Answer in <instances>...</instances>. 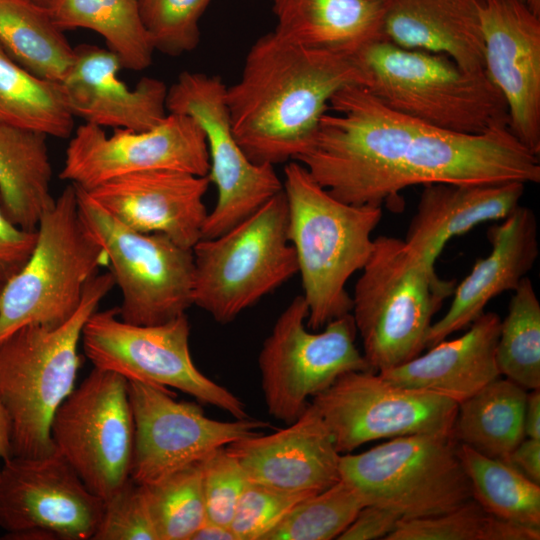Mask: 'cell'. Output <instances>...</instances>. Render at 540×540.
<instances>
[{
    "label": "cell",
    "mask_w": 540,
    "mask_h": 540,
    "mask_svg": "<svg viewBox=\"0 0 540 540\" xmlns=\"http://www.w3.org/2000/svg\"><path fill=\"white\" fill-rule=\"evenodd\" d=\"M351 84H366L356 56L306 47L269 32L251 46L240 78L226 88L236 140L256 164L294 161L331 97Z\"/></svg>",
    "instance_id": "cell-2"
},
{
    "label": "cell",
    "mask_w": 540,
    "mask_h": 540,
    "mask_svg": "<svg viewBox=\"0 0 540 540\" xmlns=\"http://www.w3.org/2000/svg\"><path fill=\"white\" fill-rule=\"evenodd\" d=\"M186 313L155 325L123 321L117 308L94 311L86 320L81 341L94 368L139 381L178 389L198 401L231 414L249 417L244 403L194 364Z\"/></svg>",
    "instance_id": "cell-11"
},
{
    "label": "cell",
    "mask_w": 540,
    "mask_h": 540,
    "mask_svg": "<svg viewBox=\"0 0 540 540\" xmlns=\"http://www.w3.org/2000/svg\"><path fill=\"white\" fill-rule=\"evenodd\" d=\"M389 0H273L274 31L306 47L356 56L383 39Z\"/></svg>",
    "instance_id": "cell-27"
},
{
    "label": "cell",
    "mask_w": 540,
    "mask_h": 540,
    "mask_svg": "<svg viewBox=\"0 0 540 540\" xmlns=\"http://www.w3.org/2000/svg\"><path fill=\"white\" fill-rule=\"evenodd\" d=\"M339 453L379 439L453 434L458 403L396 385L379 373L350 371L313 397Z\"/></svg>",
    "instance_id": "cell-15"
},
{
    "label": "cell",
    "mask_w": 540,
    "mask_h": 540,
    "mask_svg": "<svg viewBox=\"0 0 540 540\" xmlns=\"http://www.w3.org/2000/svg\"><path fill=\"white\" fill-rule=\"evenodd\" d=\"M352 297L351 315L370 369L400 366L427 347L433 316L453 294L455 280L441 279L432 264L404 240L374 239Z\"/></svg>",
    "instance_id": "cell-5"
},
{
    "label": "cell",
    "mask_w": 540,
    "mask_h": 540,
    "mask_svg": "<svg viewBox=\"0 0 540 540\" xmlns=\"http://www.w3.org/2000/svg\"><path fill=\"white\" fill-rule=\"evenodd\" d=\"M496 362L501 376L526 390L540 389V303L527 276L501 320Z\"/></svg>",
    "instance_id": "cell-34"
},
{
    "label": "cell",
    "mask_w": 540,
    "mask_h": 540,
    "mask_svg": "<svg viewBox=\"0 0 540 540\" xmlns=\"http://www.w3.org/2000/svg\"><path fill=\"white\" fill-rule=\"evenodd\" d=\"M500 325L497 313L484 312L462 336L444 339L425 354L378 373L396 385L460 403L501 377L496 362Z\"/></svg>",
    "instance_id": "cell-24"
},
{
    "label": "cell",
    "mask_w": 540,
    "mask_h": 540,
    "mask_svg": "<svg viewBox=\"0 0 540 540\" xmlns=\"http://www.w3.org/2000/svg\"><path fill=\"white\" fill-rule=\"evenodd\" d=\"M485 72L503 95L508 127L540 154V16L524 0H481Z\"/></svg>",
    "instance_id": "cell-19"
},
{
    "label": "cell",
    "mask_w": 540,
    "mask_h": 540,
    "mask_svg": "<svg viewBox=\"0 0 540 540\" xmlns=\"http://www.w3.org/2000/svg\"><path fill=\"white\" fill-rule=\"evenodd\" d=\"M540 529L502 520L473 498L446 513L401 519L385 540H539Z\"/></svg>",
    "instance_id": "cell-36"
},
{
    "label": "cell",
    "mask_w": 540,
    "mask_h": 540,
    "mask_svg": "<svg viewBox=\"0 0 540 540\" xmlns=\"http://www.w3.org/2000/svg\"><path fill=\"white\" fill-rule=\"evenodd\" d=\"M356 57L365 87L397 112L462 134L509 124L506 101L485 70L468 72L445 55L405 49L384 39Z\"/></svg>",
    "instance_id": "cell-6"
},
{
    "label": "cell",
    "mask_w": 540,
    "mask_h": 540,
    "mask_svg": "<svg viewBox=\"0 0 540 540\" xmlns=\"http://www.w3.org/2000/svg\"><path fill=\"white\" fill-rule=\"evenodd\" d=\"M458 446L450 433L395 437L341 455L340 476L364 505L388 508L402 519L443 514L472 499Z\"/></svg>",
    "instance_id": "cell-9"
},
{
    "label": "cell",
    "mask_w": 540,
    "mask_h": 540,
    "mask_svg": "<svg viewBox=\"0 0 540 540\" xmlns=\"http://www.w3.org/2000/svg\"><path fill=\"white\" fill-rule=\"evenodd\" d=\"M402 517L393 510L377 505H364L338 540L385 539Z\"/></svg>",
    "instance_id": "cell-43"
},
{
    "label": "cell",
    "mask_w": 540,
    "mask_h": 540,
    "mask_svg": "<svg viewBox=\"0 0 540 540\" xmlns=\"http://www.w3.org/2000/svg\"><path fill=\"white\" fill-rule=\"evenodd\" d=\"M33 4L49 8L53 0H26Z\"/></svg>",
    "instance_id": "cell-49"
},
{
    "label": "cell",
    "mask_w": 540,
    "mask_h": 540,
    "mask_svg": "<svg viewBox=\"0 0 540 540\" xmlns=\"http://www.w3.org/2000/svg\"><path fill=\"white\" fill-rule=\"evenodd\" d=\"M283 191L288 238L308 307L306 326L315 331L351 313L346 285L371 255L372 233L382 218V207L335 198L297 161L284 167Z\"/></svg>",
    "instance_id": "cell-3"
},
{
    "label": "cell",
    "mask_w": 540,
    "mask_h": 540,
    "mask_svg": "<svg viewBox=\"0 0 540 540\" xmlns=\"http://www.w3.org/2000/svg\"><path fill=\"white\" fill-rule=\"evenodd\" d=\"M4 281L0 279V295H1V291H2V288H3V285H4Z\"/></svg>",
    "instance_id": "cell-50"
},
{
    "label": "cell",
    "mask_w": 540,
    "mask_h": 540,
    "mask_svg": "<svg viewBox=\"0 0 540 540\" xmlns=\"http://www.w3.org/2000/svg\"><path fill=\"white\" fill-rule=\"evenodd\" d=\"M364 503L342 479L296 503L263 540L337 539Z\"/></svg>",
    "instance_id": "cell-37"
},
{
    "label": "cell",
    "mask_w": 540,
    "mask_h": 540,
    "mask_svg": "<svg viewBox=\"0 0 540 540\" xmlns=\"http://www.w3.org/2000/svg\"><path fill=\"white\" fill-rule=\"evenodd\" d=\"M307 316L303 296L294 297L276 319L258 356L268 413L287 424L301 415L310 397L341 375L372 371L356 346L351 313L328 322L317 333L308 331Z\"/></svg>",
    "instance_id": "cell-12"
},
{
    "label": "cell",
    "mask_w": 540,
    "mask_h": 540,
    "mask_svg": "<svg viewBox=\"0 0 540 540\" xmlns=\"http://www.w3.org/2000/svg\"><path fill=\"white\" fill-rule=\"evenodd\" d=\"M200 463L206 521L230 527L238 501L250 481L226 446L214 450Z\"/></svg>",
    "instance_id": "cell-39"
},
{
    "label": "cell",
    "mask_w": 540,
    "mask_h": 540,
    "mask_svg": "<svg viewBox=\"0 0 540 540\" xmlns=\"http://www.w3.org/2000/svg\"><path fill=\"white\" fill-rule=\"evenodd\" d=\"M190 540H236V537L229 526L205 521Z\"/></svg>",
    "instance_id": "cell-46"
},
{
    "label": "cell",
    "mask_w": 540,
    "mask_h": 540,
    "mask_svg": "<svg viewBox=\"0 0 540 540\" xmlns=\"http://www.w3.org/2000/svg\"><path fill=\"white\" fill-rule=\"evenodd\" d=\"M12 456L10 424L6 410L0 400V468L1 464Z\"/></svg>",
    "instance_id": "cell-47"
},
{
    "label": "cell",
    "mask_w": 540,
    "mask_h": 540,
    "mask_svg": "<svg viewBox=\"0 0 540 540\" xmlns=\"http://www.w3.org/2000/svg\"><path fill=\"white\" fill-rule=\"evenodd\" d=\"M527 7L535 15L540 16V0H524Z\"/></svg>",
    "instance_id": "cell-48"
},
{
    "label": "cell",
    "mask_w": 540,
    "mask_h": 540,
    "mask_svg": "<svg viewBox=\"0 0 540 540\" xmlns=\"http://www.w3.org/2000/svg\"><path fill=\"white\" fill-rule=\"evenodd\" d=\"M74 118L60 82L32 74L0 47L1 124L67 138Z\"/></svg>",
    "instance_id": "cell-32"
},
{
    "label": "cell",
    "mask_w": 540,
    "mask_h": 540,
    "mask_svg": "<svg viewBox=\"0 0 540 540\" xmlns=\"http://www.w3.org/2000/svg\"><path fill=\"white\" fill-rule=\"evenodd\" d=\"M32 253L3 285L0 342L28 325L56 327L77 311L87 282L107 262L85 227L68 184L41 215Z\"/></svg>",
    "instance_id": "cell-7"
},
{
    "label": "cell",
    "mask_w": 540,
    "mask_h": 540,
    "mask_svg": "<svg viewBox=\"0 0 540 540\" xmlns=\"http://www.w3.org/2000/svg\"><path fill=\"white\" fill-rule=\"evenodd\" d=\"M525 437L540 440V389L528 390L524 410Z\"/></svg>",
    "instance_id": "cell-45"
},
{
    "label": "cell",
    "mask_w": 540,
    "mask_h": 540,
    "mask_svg": "<svg viewBox=\"0 0 540 540\" xmlns=\"http://www.w3.org/2000/svg\"><path fill=\"white\" fill-rule=\"evenodd\" d=\"M193 305L226 324L298 273L282 190L257 211L193 247Z\"/></svg>",
    "instance_id": "cell-8"
},
{
    "label": "cell",
    "mask_w": 540,
    "mask_h": 540,
    "mask_svg": "<svg viewBox=\"0 0 540 540\" xmlns=\"http://www.w3.org/2000/svg\"><path fill=\"white\" fill-rule=\"evenodd\" d=\"M47 136L0 123V202L17 226L34 231L53 203Z\"/></svg>",
    "instance_id": "cell-28"
},
{
    "label": "cell",
    "mask_w": 540,
    "mask_h": 540,
    "mask_svg": "<svg viewBox=\"0 0 540 540\" xmlns=\"http://www.w3.org/2000/svg\"><path fill=\"white\" fill-rule=\"evenodd\" d=\"M49 10L63 31L84 28L102 36L123 68L142 71L151 65L155 49L139 0H53Z\"/></svg>",
    "instance_id": "cell-31"
},
{
    "label": "cell",
    "mask_w": 540,
    "mask_h": 540,
    "mask_svg": "<svg viewBox=\"0 0 540 540\" xmlns=\"http://www.w3.org/2000/svg\"><path fill=\"white\" fill-rule=\"evenodd\" d=\"M205 134L188 115L168 113L146 131L80 125L66 149L60 178L86 191L126 174L148 170H176L198 176L209 172Z\"/></svg>",
    "instance_id": "cell-18"
},
{
    "label": "cell",
    "mask_w": 540,
    "mask_h": 540,
    "mask_svg": "<svg viewBox=\"0 0 540 540\" xmlns=\"http://www.w3.org/2000/svg\"><path fill=\"white\" fill-rule=\"evenodd\" d=\"M491 252L478 259L471 272L455 286L448 311L432 323L427 347L469 326L486 305L505 291H514L539 255L538 225L532 209L519 205L488 233Z\"/></svg>",
    "instance_id": "cell-23"
},
{
    "label": "cell",
    "mask_w": 540,
    "mask_h": 540,
    "mask_svg": "<svg viewBox=\"0 0 540 540\" xmlns=\"http://www.w3.org/2000/svg\"><path fill=\"white\" fill-rule=\"evenodd\" d=\"M0 47L32 74L61 82L75 55L49 8L26 0H0Z\"/></svg>",
    "instance_id": "cell-30"
},
{
    "label": "cell",
    "mask_w": 540,
    "mask_h": 540,
    "mask_svg": "<svg viewBox=\"0 0 540 540\" xmlns=\"http://www.w3.org/2000/svg\"><path fill=\"white\" fill-rule=\"evenodd\" d=\"M104 500L53 454L11 456L0 468V527L12 540H91Z\"/></svg>",
    "instance_id": "cell-17"
},
{
    "label": "cell",
    "mask_w": 540,
    "mask_h": 540,
    "mask_svg": "<svg viewBox=\"0 0 540 540\" xmlns=\"http://www.w3.org/2000/svg\"><path fill=\"white\" fill-rule=\"evenodd\" d=\"M121 68L119 58L109 49L77 46L60 82L72 114L102 128L146 131L158 126L168 114L167 85L143 77L129 88L119 79Z\"/></svg>",
    "instance_id": "cell-22"
},
{
    "label": "cell",
    "mask_w": 540,
    "mask_h": 540,
    "mask_svg": "<svg viewBox=\"0 0 540 540\" xmlns=\"http://www.w3.org/2000/svg\"><path fill=\"white\" fill-rule=\"evenodd\" d=\"M509 463L540 484V440L525 437L512 451Z\"/></svg>",
    "instance_id": "cell-44"
},
{
    "label": "cell",
    "mask_w": 540,
    "mask_h": 540,
    "mask_svg": "<svg viewBox=\"0 0 540 540\" xmlns=\"http://www.w3.org/2000/svg\"><path fill=\"white\" fill-rule=\"evenodd\" d=\"M128 394L134 422L130 478L140 485L159 481L269 427L268 422L249 417L209 418L200 406L176 400L162 386L128 381Z\"/></svg>",
    "instance_id": "cell-16"
},
{
    "label": "cell",
    "mask_w": 540,
    "mask_h": 540,
    "mask_svg": "<svg viewBox=\"0 0 540 540\" xmlns=\"http://www.w3.org/2000/svg\"><path fill=\"white\" fill-rule=\"evenodd\" d=\"M458 453L474 500L495 517L540 529V484L467 445L459 443Z\"/></svg>",
    "instance_id": "cell-33"
},
{
    "label": "cell",
    "mask_w": 540,
    "mask_h": 540,
    "mask_svg": "<svg viewBox=\"0 0 540 540\" xmlns=\"http://www.w3.org/2000/svg\"><path fill=\"white\" fill-rule=\"evenodd\" d=\"M481 0H389L383 39L447 56L468 72L485 70Z\"/></svg>",
    "instance_id": "cell-25"
},
{
    "label": "cell",
    "mask_w": 540,
    "mask_h": 540,
    "mask_svg": "<svg viewBox=\"0 0 540 540\" xmlns=\"http://www.w3.org/2000/svg\"><path fill=\"white\" fill-rule=\"evenodd\" d=\"M80 217L102 247L121 291L119 317L136 325L167 322L193 305L192 249L162 234L135 231L75 186Z\"/></svg>",
    "instance_id": "cell-10"
},
{
    "label": "cell",
    "mask_w": 540,
    "mask_h": 540,
    "mask_svg": "<svg viewBox=\"0 0 540 540\" xmlns=\"http://www.w3.org/2000/svg\"><path fill=\"white\" fill-rule=\"evenodd\" d=\"M308 496L249 482L230 524L236 540H263L296 503Z\"/></svg>",
    "instance_id": "cell-40"
},
{
    "label": "cell",
    "mask_w": 540,
    "mask_h": 540,
    "mask_svg": "<svg viewBox=\"0 0 540 540\" xmlns=\"http://www.w3.org/2000/svg\"><path fill=\"white\" fill-rule=\"evenodd\" d=\"M51 438L87 488L103 500L129 479L134 422L128 380L97 368L54 413Z\"/></svg>",
    "instance_id": "cell-13"
},
{
    "label": "cell",
    "mask_w": 540,
    "mask_h": 540,
    "mask_svg": "<svg viewBox=\"0 0 540 540\" xmlns=\"http://www.w3.org/2000/svg\"><path fill=\"white\" fill-rule=\"evenodd\" d=\"M91 540H159L141 485L130 478L104 500L102 515Z\"/></svg>",
    "instance_id": "cell-41"
},
{
    "label": "cell",
    "mask_w": 540,
    "mask_h": 540,
    "mask_svg": "<svg viewBox=\"0 0 540 540\" xmlns=\"http://www.w3.org/2000/svg\"><path fill=\"white\" fill-rule=\"evenodd\" d=\"M301 162L335 198L382 207L407 187L537 183L540 160L508 125L480 134L439 129L393 110L365 86L329 101Z\"/></svg>",
    "instance_id": "cell-1"
},
{
    "label": "cell",
    "mask_w": 540,
    "mask_h": 540,
    "mask_svg": "<svg viewBox=\"0 0 540 540\" xmlns=\"http://www.w3.org/2000/svg\"><path fill=\"white\" fill-rule=\"evenodd\" d=\"M210 178L176 170L126 174L86 191L112 217L142 233L192 249L201 239Z\"/></svg>",
    "instance_id": "cell-20"
},
{
    "label": "cell",
    "mask_w": 540,
    "mask_h": 540,
    "mask_svg": "<svg viewBox=\"0 0 540 540\" xmlns=\"http://www.w3.org/2000/svg\"><path fill=\"white\" fill-rule=\"evenodd\" d=\"M210 0H139L140 15L155 50L178 56L200 41L199 20Z\"/></svg>",
    "instance_id": "cell-38"
},
{
    "label": "cell",
    "mask_w": 540,
    "mask_h": 540,
    "mask_svg": "<svg viewBox=\"0 0 540 540\" xmlns=\"http://www.w3.org/2000/svg\"><path fill=\"white\" fill-rule=\"evenodd\" d=\"M114 285L111 272L97 273L69 320L56 327L24 326L0 342V400L9 419L12 456L39 458L56 451L50 426L75 388L83 326Z\"/></svg>",
    "instance_id": "cell-4"
},
{
    "label": "cell",
    "mask_w": 540,
    "mask_h": 540,
    "mask_svg": "<svg viewBox=\"0 0 540 540\" xmlns=\"http://www.w3.org/2000/svg\"><path fill=\"white\" fill-rule=\"evenodd\" d=\"M37 231L14 224L4 213L0 202V279L6 282L26 263L33 251Z\"/></svg>",
    "instance_id": "cell-42"
},
{
    "label": "cell",
    "mask_w": 540,
    "mask_h": 540,
    "mask_svg": "<svg viewBox=\"0 0 540 540\" xmlns=\"http://www.w3.org/2000/svg\"><path fill=\"white\" fill-rule=\"evenodd\" d=\"M141 488L159 540H190L206 521L200 462Z\"/></svg>",
    "instance_id": "cell-35"
},
{
    "label": "cell",
    "mask_w": 540,
    "mask_h": 540,
    "mask_svg": "<svg viewBox=\"0 0 540 540\" xmlns=\"http://www.w3.org/2000/svg\"><path fill=\"white\" fill-rule=\"evenodd\" d=\"M226 88L219 76L189 71L182 72L168 87V113L192 117L206 137L208 176L218 197L206 216L201 238L221 235L283 190L274 166L251 161L236 140L226 105Z\"/></svg>",
    "instance_id": "cell-14"
},
{
    "label": "cell",
    "mask_w": 540,
    "mask_h": 540,
    "mask_svg": "<svg viewBox=\"0 0 540 540\" xmlns=\"http://www.w3.org/2000/svg\"><path fill=\"white\" fill-rule=\"evenodd\" d=\"M226 448L250 482L313 495L341 480V453L312 403L286 428Z\"/></svg>",
    "instance_id": "cell-21"
},
{
    "label": "cell",
    "mask_w": 540,
    "mask_h": 540,
    "mask_svg": "<svg viewBox=\"0 0 540 540\" xmlns=\"http://www.w3.org/2000/svg\"><path fill=\"white\" fill-rule=\"evenodd\" d=\"M528 390L497 378L458 403L453 436L458 443L509 463L525 438L524 410Z\"/></svg>",
    "instance_id": "cell-29"
},
{
    "label": "cell",
    "mask_w": 540,
    "mask_h": 540,
    "mask_svg": "<svg viewBox=\"0 0 540 540\" xmlns=\"http://www.w3.org/2000/svg\"><path fill=\"white\" fill-rule=\"evenodd\" d=\"M524 187L521 182L425 185L404 241L435 264L454 236L511 214L520 205Z\"/></svg>",
    "instance_id": "cell-26"
}]
</instances>
